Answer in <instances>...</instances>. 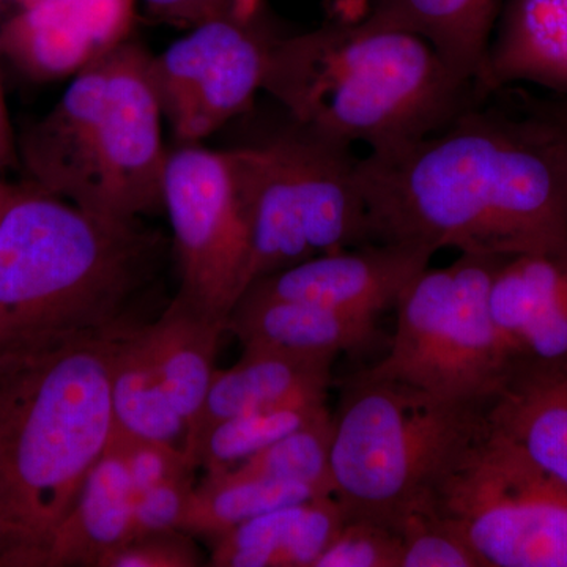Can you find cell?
I'll use <instances>...</instances> for the list:
<instances>
[{
	"instance_id": "obj_19",
	"label": "cell",
	"mask_w": 567,
	"mask_h": 567,
	"mask_svg": "<svg viewBox=\"0 0 567 567\" xmlns=\"http://www.w3.org/2000/svg\"><path fill=\"white\" fill-rule=\"evenodd\" d=\"M134 499L125 458L111 440L52 537L44 567H102L133 539Z\"/></svg>"
},
{
	"instance_id": "obj_21",
	"label": "cell",
	"mask_w": 567,
	"mask_h": 567,
	"mask_svg": "<svg viewBox=\"0 0 567 567\" xmlns=\"http://www.w3.org/2000/svg\"><path fill=\"white\" fill-rule=\"evenodd\" d=\"M227 327L173 298L158 319L144 324L153 364L185 420L186 436L203 412L216 371L219 339Z\"/></svg>"
},
{
	"instance_id": "obj_8",
	"label": "cell",
	"mask_w": 567,
	"mask_h": 567,
	"mask_svg": "<svg viewBox=\"0 0 567 567\" xmlns=\"http://www.w3.org/2000/svg\"><path fill=\"white\" fill-rule=\"evenodd\" d=\"M505 259L461 252L446 267L429 265L395 305L390 352L369 369L440 398L488 405L509 369L491 309Z\"/></svg>"
},
{
	"instance_id": "obj_11",
	"label": "cell",
	"mask_w": 567,
	"mask_h": 567,
	"mask_svg": "<svg viewBox=\"0 0 567 567\" xmlns=\"http://www.w3.org/2000/svg\"><path fill=\"white\" fill-rule=\"evenodd\" d=\"M281 37L265 20L260 0H240L152 54L153 91L177 144H200L252 106Z\"/></svg>"
},
{
	"instance_id": "obj_17",
	"label": "cell",
	"mask_w": 567,
	"mask_h": 567,
	"mask_svg": "<svg viewBox=\"0 0 567 567\" xmlns=\"http://www.w3.org/2000/svg\"><path fill=\"white\" fill-rule=\"evenodd\" d=\"M244 349L301 354L363 353L382 339L377 319L245 293L227 320Z\"/></svg>"
},
{
	"instance_id": "obj_12",
	"label": "cell",
	"mask_w": 567,
	"mask_h": 567,
	"mask_svg": "<svg viewBox=\"0 0 567 567\" xmlns=\"http://www.w3.org/2000/svg\"><path fill=\"white\" fill-rule=\"evenodd\" d=\"M434 256L435 252L421 246L374 241L322 254L264 276L245 293L379 319L395 308L402 292L431 265Z\"/></svg>"
},
{
	"instance_id": "obj_24",
	"label": "cell",
	"mask_w": 567,
	"mask_h": 567,
	"mask_svg": "<svg viewBox=\"0 0 567 567\" xmlns=\"http://www.w3.org/2000/svg\"><path fill=\"white\" fill-rule=\"evenodd\" d=\"M323 496L303 484L281 483L262 477H238L229 473L207 475L194 487L181 532L203 537L210 544L245 522L276 507Z\"/></svg>"
},
{
	"instance_id": "obj_6",
	"label": "cell",
	"mask_w": 567,
	"mask_h": 567,
	"mask_svg": "<svg viewBox=\"0 0 567 567\" xmlns=\"http://www.w3.org/2000/svg\"><path fill=\"white\" fill-rule=\"evenodd\" d=\"M488 431L487 404L440 398L369 368L353 372L333 413V496L346 518L395 529L434 503Z\"/></svg>"
},
{
	"instance_id": "obj_23",
	"label": "cell",
	"mask_w": 567,
	"mask_h": 567,
	"mask_svg": "<svg viewBox=\"0 0 567 567\" xmlns=\"http://www.w3.org/2000/svg\"><path fill=\"white\" fill-rule=\"evenodd\" d=\"M145 323L128 328L115 341L111 363L114 432L185 450L188 429L153 364L144 338Z\"/></svg>"
},
{
	"instance_id": "obj_2",
	"label": "cell",
	"mask_w": 567,
	"mask_h": 567,
	"mask_svg": "<svg viewBox=\"0 0 567 567\" xmlns=\"http://www.w3.org/2000/svg\"><path fill=\"white\" fill-rule=\"evenodd\" d=\"M164 246L140 219L93 215L40 189L18 194L0 216V365L145 323L137 298Z\"/></svg>"
},
{
	"instance_id": "obj_10",
	"label": "cell",
	"mask_w": 567,
	"mask_h": 567,
	"mask_svg": "<svg viewBox=\"0 0 567 567\" xmlns=\"http://www.w3.org/2000/svg\"><path fill=\"white\" fill-rule=\"evenodd\" d=\"M163 210L177 257L175 298L227 327L249 286L248 223L229 156L200 144L167 151Z\"/></svg>"
},
{
	"instance_id": "obj_34",
	"label": "cell",
	"mask_w": 567,
	"mask_h": 567,
	"mask_svg": "<svg viewBox=\"0 0 567 567\" xmlns=\"http://www.w3.org/2000/svg\"><path fill=\"white\" fill-rule=\"evenodd\" d=\"M13 158V140L9 114H7L6 100H3L2 82H0V169Z\"/></svg>"
},
{
	"instance_id": "obj_14",
	"label": "cell",
	"mask_w": 567,
	"mask_h": 567,
	"mask_svg": "<svg viewBox=\"0 0 567 567\" xmlns=\"http://www.w3.org/2000/svg\"><path fill=\"white\" fill-rule=\"evenodd\" d=\"M491 309L509 368L567 363V246L506 257Z\"/></svg>"
},
{
	"instance_id": "obj_26",
	"label": "cell",
	"mask_w": 567,
	"mask_h": 567,
	"mask_svg": "<svg viewBox=\"0 0 567 567\" xmlns=\"http://www.w3.org/2000/svg\"><path fill=\"white\" fill-rule=\"evenodd\" d=\"M333 412L322 413L311 423L290 432L274 445L229 470L238 477H262L281 483L303 484L322 495H333L330 453Z\"/></svg>"
},
{
	"instance_id": "obj_13",
	"label": "cell",
	"mask_w": 567,
	"mask_h": 567,
	"mask_svg": "<svg viewBox=\"0 0 567 567\" xmlns=\"http://www.w3.org/2000/svg\"><path fill=\"white\" fill-rule=\"evenodd\" d=\"M136 0H39L0 31V51L35 80L73 78L128 40Z\"/></svg>"
},
{
	"instance_id": "obj_32",
	"label": "cell",
	"mask_w": 567,
	"mask_h": 567,
	"mask_svg": "<svg viewBox=\"0 0 567 567\" xmlns=\"http://www.w3.org/2000/svg\"><path fill=\"white\" fill-rule=\"evenodd\" d=\"M142 2L164 21L188 25L192 29L200 22L234 9L240 0H142Z\"/></svg>"
},
{
	"instance_id": "obj_29",
	"label": "cell",
	"mask_w": 567,
	"mask_h": 567,
	"mask_svg": "<svg viewBox=\"0 0 567 567\" xmlns=\"http://www.w3.org/2000/svg\"><path fill=\"white\" fill-rule=\"evenodd\" d=\"M112 440L121 447L134 495L158 486L163 481L196 472L194 458L183 447L156 440L133 439L115 434Z\"/></svg>"
},
{
	"instance_id": "obj_20",
	"label": "cell",
	"mask_w": 567,
	"mask_h": 567,
	"mask_svg": "<svg viewBox=\"0 0 567 567\" xmlns=\"http://www.w3.org/2000/svg\"><path fill=\"white\" fill-rule=\"evenodd\" d=\"M346 522L333 495L276 507L212 544L215 567H315Z\"/></svg>"
},
{
	"instance_id": "obj_22",
	"label": "cell",
	"mask_w": 567,
	"mask_h": 567,
	"mask_svg": "<svg viewBox=\"0 0 567 567\" xmlns=\"http://www.w3.org/2000/svg\"><path fill=\"white\" fill-rule=\"evenodd\" d=\"M365 17L427 41L461 80L475 84L505 0H371Z\"/></svg>"
},
{
	"instance_id": "obj_15",
	"label": "cell",
	"mask_w": 567,
	"mask_h": 567,
	"mask_svg": "<svg viewBox=\"0 0 567 567\" xmlns=\"http://www.w3.org/2000/svg\"><path fill=\"white\" fill-rule=\"evenodd\" d=\"M567 96V0H505L475 89L481 102L514 84Z\"/></svg>"
},
{
	"instance_id": "obj_18",
	"label": "cell",
	"mask_w": 567,
	"mask_h": 567,
	"mask_svg": "<svg viewBox=\"0 0 567 567\" xmlns=\"http://www.w3.org/2000/svg\"><path fill=\"white\" fill-rule=\"evenodd\" d=\"M487 417L567 487V363L511 365Z\"/></svg>"
},
{
	"instance_id": "obj_27",
	"label": "cell",
	"mask_w": 567,
	"mask_h": 567,
	"mask_svg": "<svg viewBox=\"0 0 567 567\" xmlns=\"http://www.w3.org/2000/svg\"><path fill=\"white\" fill-rule=\"evenodd\" d=\"M401 567H484L476 551L432 505L413 511L398 525Z\"/></svg>"
},
{
	"instance_id": "obj_5",
	"label": "cell",
	"mask_w": 567,
	"mask_h": 567,
	"mask_svg": "<svg viewBox=\"0 0 567 567\" xmlns=\"http://www.w3.org/2000/svg\"><path fill=\"white\" fill-rule=\"evenodd\" d=\"M151 58L126 40L71 78L22 142L40 192L106 218L163 210L167 151Z\"/></svg>"
},
{
	"instance_id": "obj_3",
	"label": "cell",
	"mask_w": 567,
	"mask_h": 567,
	"mask_svg": "<svg viewBox=\"0 0 567 567\" xmlns=\"http://www.w3.org/2000/svg\"><path fill=\"white\" fill-rule=\"evenodd\" d=\"M262 91L293 121L369 152L423 140L483 103L427 41L369 17L281 37Z\"/></svg>"
},
{
	"instance_id": "obj_9",
	"label": "cell",
	"mask_w": 567,
	"mask_h": 567,
	"mask_svg": "<svg viewBox=\"0 0 567 567\" xmlns=\"http://www.w3.org/2000/svg\"><path fill=\"white\" fill-rule=\"evenodd\" d=\"M434 507L484 567H567V487L492 425Z\"/></svg>"
},
{
	"instance_id": "obj_16",
	"label": "cell",
	"mask_w": 567,
	"mask_h": 567,
	"mask_svg": "<svg viewBox=\"0 0 567 567\" xmlns=\"http://www.w3.org/2000/svg\"><path fill=\"white\" fill-rule=\"evenodd\" d=\"M334 360L331 354L244 349L237 363L213 377L203 412L186 436V453L192 456L197 440L219 421L298 399L328 398Z\"/></svg>"
},
{
	"instance_id": "obj_4",
	"label": "cell",
	"mask_w": 567,
	"mask_h": 567,
	"mask_svg": "<svg viewBox=\"0 0 567 567\" xmlns=\"http://www.w3.org/2000/svg\"><path fill=\"white\" fill-rule=\"evenodd\" d=\"M123 331L85 336L0 365L7 567H44L52 537L110 446L112 353Z\"/></svg>"
},
{
	"instance_id": "obj_28",
	"label": "cell",
	"mask_w": 567,
	"mask_h": 567,
	"mask_svg": "<svg viewBox=\"0 0 567 567\" xmlns=\"http://www.w3.org/2000/svg\"><path fill=\"white\" fill-rule=\"evenodd\" d=\"M399 532L365 518H346L315 567H401Z\"/></svg>"
},
{
	"instance_id": "obj_35",
	"label": "cell",
	"mask_w": 567,
	"mask_h": 567,
	"mask_svg": "<svg viewBox=\"0 0 567 567\" xmlns=\"http://www.w3.org/2000/svg\"><path fill=\"white\" fill-rule=\"evenodd\" d=\"M14 2L20 6V9H24V7L32 6V3L39 2V0H14Z\"/></svg>"
},
{
	"instance_id": "obj_33",
	"label": "cell",
	"mask_w": 567,
	"mask_h": 567,
	"mask_svg": "<svg viewBox=\"0 0 567 567\" xmlns=\"http://www.w3.org/2000/svg\"><path fill=\"white\" fill-rule=\"evenodd\" d=\"M524 95L535 110L557 123L567 133V96H535L528 95V93H524Z\"/></svg>"
},
{
	"instance_id": "obj_1",
	"label": "cell",
	"mask_w": 567,
	"mask_h": 567,
	"mask_svg": "<svg viewBox=\"0 0 567 567\" xmlns=\"http://www.w3.org/2000/svg\"><path fill=\"white\" fill-rule=\"evenodd\" d=\"M372 241L511 257L567 246V133L524 99L358 162Z\"/></svg>"
},
{
	"instance_id": "obj_25",
	"label": "cell",
	"mask_w": 567,
	"mask_h": 567,
	"mask_svg": "<svg viewBox=\"0 0 567 567\" xmlns=\"http://www.w3.org/2000/svg\"><path fill=\"white\" fill-rule=\"evenodd\" d=\"M328 398H305L244 413L212 425L194 445L192 456L207 475L229 472L279 439L328 412Z\"/></svg>"
},
{
	"instance_id": "obj_30",
	"label": "cell",
	"mask_w": 567,
	"mask_h": 567,
	"mask_svg": "<svg viewBox=\"0 0 567 567\" xmlns=\"http://www.w3.org/2000/svg\"><path fill=\"white\" fill-rule=\"evenodd\" d=\"M194 487V473H189L171 477L137 495L134 499L133 539L181 529Z\"/></svg>"
},
{
	"instance_id": "obj_31",
	"label": "cell",
	"mask_w": 567,
	"mask_h": 567,
	"mask_svg": "<svg viewBox=\"0 0 567 567\" xmlns=\"http://www.w3.org/2000/svg\"><path fill=\"white\" fill-rule=\"evenodd\" d=\"M203 557L194 544L193 536L171 532L162 535L142 536L130 540L104 559L102 567H196Z\"/></svg>"
},
{
	"instance_id": "obj_7",
	"label": "cell",
	"mask_w": 567,
	"mask_h": 567,
	"mask_svg": "<svg viewBox=\"0 0 567 567\" xmlns=\"http://www.w3.org/2000/svg\"><path fill=\"white\" fill-rule=\"evenodd\" d=\"M284 115L278 128L226 151L248 223L249 286L312 257L374 244L352 145Z\"/></svg>"
}]
</instances>
